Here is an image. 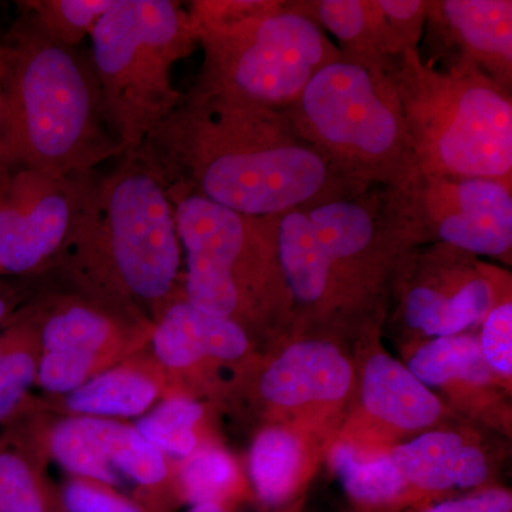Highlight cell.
Instances as JSON below:
<instances>
[{
    "label": "cell",
    "mask_w": 512,
    "mask_h": 512,
    "mask_svg": "<svg viewBox=\"0 0 512 512\" xmlns=\"http://www.w3.org/2000/svg\"><path fill=\"white\" fill-rule=\"evenodd\" d=\"M116 0H26L19 19L49 42L77 49Z\"/></svg>",
    "instance_id": "d6986e66"
},
{
    "label": "cell",
    "mask_w": 512,
    "mask_h": 512,
    "mask_svg": "<svg viewBox=\"0 0 512 512\" xmlns=\"http://www.w3.org/2000/svg\"><path fill=\"white\" fill-rule=\"evenodd\" d=\"M295 6L323 32L336 37L340 52L383 59L377 52L369 0H319L296 2Z\"/></svg>",
    "instance_id": "603a6c76"
},
{
    "label": "cell",
    "mask_w": 512,
    "mask_h": 512,
    "mask_svg": "<svg viewBox=\"0 0 512 512\" xmlns=\"http://www.w3.org/2000/svg\"><path fill=\"white\" fill-rule=\"evenodd\" d=\"M66 247L107 266L136 298L154 302L170 293L181 242L167 181L151 158L138 151L93 175Z\"/></svg>",
    "instance_id": "8992f818"
},
{
    "label": "cell",
    "mask_w": 512,
    "mask_h": 512,
    "mask_svg": "<svg viewBox=\"0 0 512 512\" xmlns=\"http://www.w3.org/2000/svg\"><path fill=\"white\" fill-rule=\"evenodd\" d=\"M195 33L204 62L192 93L282 111L340 53L293 2L266 0L248 18Z\"/></svg>",
    "instance_id": "52a82bcc"
},
{
    "label": "cell",
    "mask_w": 512,
    "mask_h": 512,
    "mask_svg": "<svg viewBox=\"0 0 512 512\" xmlns=\"http://www.w3.org/2000/svg\"><path fill=\"white\" fill-rule=\"evenodd\" d=\"M64 505L69 512H141L126 500L79 483L66 488Z\"/></svg>",
    "instance_id": "1f68e13d"
},
{
    "label": "cell",
    "mask_w": 512,
    "mask_h": 512,
    "mask_svg": "<svg viewBox=\"0 0 512 512\" xmlns=\"http://www.w3.org/2000/svg\"><path fill=\"white\" fill-rule=\"evenodd\" d=\"M94 357L72 353L46 352L40 363V383L50 392L79 389L92 366Z\"/></svg>",
    "instance_id": "4dcf8cb0"
},
{
    "label": "cell",
    "mask_w": 512,
    "mask_h": 512,
    "mask_svg": "<svg viewBox=\"0 0 512 512\" xmlns=\"http://www.w3.org/2000/svg\"><path fill=\"white\" fill-rule=\"evenodd\" d=\"M110 335L109 320L84 306H72L47 320L43 329L46 352L94 357Z\"/></svg>",
    "instance_id": "d4e9b609"
},
{
    "label": "cell",
    "mask_w": 512,
    "mask_h": 512,
    "mask_svg": "<svg viewBox=\"0 0 512 512\" xmlns=\"http://www.w3.org/2000/svg\"><path fill=\"white\" fill-rule=\"evenodd\" d=\"M168 194L187 261V302L232 319L242 302V266L275 244L274 217L239 214L178 185H168Z\"/></svg>",
    "instance_id": "9c48e42d"
},
{
    "label": "cell",
    "mask_w": 512,
    "mask_h": 512,
    "mask_svg": "<svg viewBox=\"0 0 512 512\" xmlns=\"http://www.w3.org/2000/svg\"><path fill=\"white\" fill-rule=\"evenodd\" d=\"M201 407L185 399L168 400L138 423V433L158 451L188 456L195 447L192 427L200 420Z\"/></svg>",
    "instance_id": "484cf974"
},
{
    "label": "cell",
    "mask_w": 512,
    "mask_h": 512,
    "mask_svg": "<svg viewBox=\"0 0 512 512\" xmlns=\"http://www.w3.org/2000/svg\"><path fill=\"white\" fill-rule=\"evenodd\" d=\"M190 512H228L221 507V505L217 504H204V505H194V508Z\"/></svg>",
    "instance_id": "e575fe53"
},
{
    "label": "cell",
    "mask_w": 512,
    "mask_h": 512,
    "mask_svg": "<svg viewBox=\"0 0 512 512\" xmlns=\"http://www.w3.org/2000/svg\"><path fill=\"white\" fill-rule=\"evenodd\" d=\"M247 346L237 322L202 312L190 302L170 306L154 335L157 356L171 367L188 366L202 357L237 359Z\"/></svg>",
    "instance_id": "9a60e30c"
},
{
    "label": "cell",
    "mask_w": 512,
    "mask_h": 512,
    "mask_svg": "<svg viewBox=\"0 0 512 512\" xmlns=\"http://www.w3.org/2000/svg\"><path fill=\"white\" fill-rule=\"evenodd\" d=\"M392 60L417 174L511 185L510 90L464 60L436 69L417 49Z\"/></svg>",
    "instance_id": "277c9868"
},
{
    "label": "cell",
    "mask_w": 512,
    "mask_h": 512,
    "mask_svg": "<svg viewBox=\"0 0 512 512\" xmlns=\"http://www.w3.org/2000/svg\"><path fill=\"white\" fill-rule=\"evenodd\" d=\"M433 20L473 64L510 90L512 74V2L510 0H446L429 2Z\"/></svg>",
    "instance_id": "4fadbf2b"
},
{
    "label": "cell",
    "mask_w": 512,
    "mask_h": 512,
    "mask_svg": "<svg viewBox=\"0 0 512 512\" xmlns=\"http://www.w3.org/2000/svg\"><path fill=\"white\" fill-rule=\"evenodd\" d=\"M274 221L282 274L302 303L323 301L339 268L383 242L413 241L396 192L369 185L345 183Z\"/></svg>",
    "instance_id": "ba28073f"
},
{
    "label": "cell",
    "mask_w": 512,
    "mask_h": 512,
    "mask_svg": "<svg viewBox=\"0 0 512 512\" xmlns=\"http://www.w3.org/2000/svg\"><path fill=\"white\" fill-rule=\"evenodd\" d=\"M35 376V362L28 353L5 350L0 357V420L20 402Z\"/></svg>",
    "instance_id": "f546056e"
},
{
    "label": "cell",
    "mask_w": 512,
    "mask_h": 512,
    "mask_svg": "<svg viewBox=\"0 0 512 512\" xmlns=\"http://www.w3.org/2000/svg\"><path fill=\"white\" fill-rule=\"evenodd\" d=\"M302 450L288 431L266 430L251 453V477L256 494L268 505L291 498L301 470Z\"/></svg>",
    "instance_id": "ffe728a7"
},
{
    "label": "cell",
    "mask_w": 512,
    "mask_h": 512,
    "mask_svg": "<svg viewBox=\"0 0 512 512\" xmlns=\"http://www.w3.org/2000/svg\"><path fill=\"white\" fill-rule=\"evenodd\" d=\"M140 151L168 185L251 217H275L349 183L285 111L192 92Z\"/></svg>",
    "instance_id": "6da1fadb"
},
{
    "label": "cell",
    "mask_w": 512,
    "mask_h": 512,
    "mask_svg": "<svg viewBox=\"0 0 512 512\" xmlns=\"http://www.w3.org/2000/svg\"><path fill=\"white\" fill-rule=\"evenodd\" d=\"M410 372L429 384H443L456 377L484 383L490 377V366L476 339L447 336L423 346L410 362Z\"/></svg>",
    "instance_id": "44dd1931"
},
{
    "label": "cell",
    "mask_w": 512,
    "mask_h": 512,
    "mask_svg": "<svg viewBox=\"0 0 512 512\" xmlns=\"http://www.w3.org/2000/svg\"><path fill=\"white\" fill-rule=\"evenodd\" d=\"M485 360L503 375L512 372V305L505 302L488 312L481 342Z\"/></svg>",
    "instance_id": "f1b7e54d"
},
{
    "label": "cell",
    "mask_w": 512,
    "mask_h": 512,
    "mask_svg": "<svg viewBox=\"0 0 512 512\" xmlns=\"http://www.w3.org/2000/svg\"><path fill=\"white\" fill-rule=\"evenodd\" d=\"M392 460L407 483L420 490L470 488L487 478V461L477 448L467 447L451 433H429L393 451Z\"/></svg>",
    "instance_id": "2e32d148"
},
{
    "label": "cell",
    "mask_w": 512,
    "mask_h": 512,
    "mask_svg": "<svg viewBox=\"0 0 512 512\" xmlns=\"http://www.w3.org/2000/svg\"><path fill=\"white\" fill-rule=\"evenodd\" d=\"M363 399L370 413L407 430L430 426L440 414L436 396L410 370L386 355L372 357L367 363Z\"/></svg>",
    "instance_id": "e0dca14e"
},
{
    "label": "cell",
    "mask_w": 512,
    "mask_h": 512,
    "mask_svg": "<svg viewBox=\"0 0 512 512\" xmlns=\"http://www.w3.org/2000/svg\"><path fill=\"white\" fill-rule=\"evenodd\" d=\"M156 397V387L146 377L131 372H110L80 386L69 397L74 412L100 416H137Z\"/></svg>",
    "instance_id": "7402d4cb"
},
{
    "label": "cell",
    "mask_w": 512,
    "mask_h": 512,
    "mask_svg": "<svg viewBox=\"0 0 512 512\" xmlns=\"http://www.w3.org/2000/svg\"><path fill=\"white\" fill-rule=\"evenodd\" d=\"M352 382L348 360L329 343L302 342L286 349L262 379L266 399L281 406L342 399Z\"/></svg>",
    "instance_id": "5bb4252c"
},
{
    "label": "cell",
    "mask_w": 512,
    "mask_h": 512,
    "mask_svg": "<svg viewBox=\"0 0 512 512\" xmlns=\"http://www.w3.org/2000/svg\"><path fill=\"white\" fill-rule=\"evenodd\" d=\"M0 47L13 163L57 177H86L123 156L90 55L49 42L20 19Z\"/></svg>",
    "instance_id": "7a4b0ae2"
},
{
    "label": "cell",
    "mask_w": 512,
    "mask_h": 512,
    "mask_svg": "<svg viewBox=\"0 0 512 512\" xmlns=\"http://www.w3.org/2000/svg\"><path fill=\"white\" fill-rule=\"evenodd\" d=\"M333 464L345 490L360 503H392L409 485L392 457L365 460L352 448L340 446L333 454Z\"/></svg>",
    "instance_id": "cb8c5ba5"
},
{
    "label": "cell",
    "mask_w": 512,
    "mask_h": 512,
    "mask_svg": "<svg viewBox=\"0 0 512 512\" xmlns=\"http://www.w3.org/2000/svg\"><path fill=\"white\" fill-rule=\"evenodd\" d=\"M92 60L104 110L123 156L136 154L183 97L175 63L198 45L187 9L171 0H116L93 29Z\"/></svg>",
    "instance_id": "5b68a950"
},
{
    "label": "cell",
    "mask_w": 512,
    "mask_h": 512,
    "mask_svg": "<svg viewBox=\"0 0 512 512\" xmlns=\"http://www.w3.org/2000/svg\"><path fill=\"white\" fill-rule=\"evenodd\" d=\"M42 495L25 461L0 453V512H43Z\"/></svg>",
    "instance_id": "83f0119b"
},
{
    "label": "cell",
    "mask_w": 512,
    "mask_h": 512,
    "mask_svg": "<svg viewBox=\"0 0 512 512\" xmlns=\"http://www.w3.org/2000/svg\"><path fill=\"white\" fill-rule=\"evenodd\" d=\"M3 353H5V346H3V340L0 339V357L3 356Z\"/></svg>",
    "instance_id": "8d00e7d4"
},
{
    "label": "cell",
    "mask_w": 512,
    "mask_h": 512,
    "mask_svg": "<svg viewBox=\"0 0 512 512\" xmlns=\"http://www.w3.org/2000/svg\"><path fill=\"white\" fill-rule=\"evenodd\" d=\"M284 111L349 183L400 190L417 175L392 59L340 52Z\"/></svg>",
    "instance_id": "3957f363"
},
{
    "label": "cell",
    "mask_w": 512,
    "mask_h": 512,
    "mask_svg": "<svg viewBox=\"0 0 512 512\" xmlns=\"http://www.w3.org/2000/svg\"><path fill=\"white\" fill-rule=\"evenodd\" d=\"M94 174L57 177L20 163L0 173V275L28 274L66 247Z\"/></svg>",
    "instance_id": "8fae6325"
},
{
    "label": "cell",
    "mask_w": 512,
    "mask_h": 512,
    "mask_svg": "<svg viewBox=\"0 0 512 512\" xmlns=\"http://www.w3.org/2000/svg\"><path fill=\"white\" fill-rule=\"evenodd\" d=\"M493 306V291L484 278H473L454 298L446 299L431 286L420 285L407 293L404 315L412 328L430 336H456L478 322Z\"/></svg>",
    "instance_id": "ac0fdd59"
},
{
    "label": "cell",
    "mask_w": 512,
    "mask_h": 512,
    "mask_svg": "<svg viewBox=\"0 0 512 512\" xmlns=\"http://www.w3.org/2000/svg\"><path fill=\"white\" fill-rule=\"evenodd\" d=\"M9 312V302L0 295V322L5 319V316L8 315Z\"/></svg>",
    "instance_id": "d590c367"
},
{
    "label": "cell",
    "mask_w": 512,
    "mask_h": 512,
    "mask_svg": "<svg viewBox=\"0 0 512 512\" xmlns=\"http://www.w3.org/2000/svg\"><path fill=\"white\" fill-rule=\"evenodd\" d=\"M235 478L237 473L228 454L215 448H202L192 454L184 467L185 495L194 505H221L231 493Z\"/></svg>",
    "instance_id": "4316f807"
},
{
    "label": "cell",
    "mask_w": 512,
    "mask_h": 512,
    "mask_svg": "<svg viewBox=\"0 0 512 512\" xmlns=\"http://www.w3.org/2000/svg\"><path fill=\"white\" fill-rule=\"evenodd\" d=\"M423 512H512V497L505 490H488L473 497L444 501Z\"/></svg>",
    "instance_id": "d6a6232c"
},
{
    "label": "cell",
    "mask_w": 512,
    "mask_h": 512,
    "mask_svg": "<svg viewBox=\"0 0 512 512\" xmlns=\"http://www.w3.org/2000/svg\"><path fill=\"white\" fill-rule=\"evenodd\" d=\"M6 67L0 47V173L13 163L8 143V127H6Z\"/></svg>",
    "instance_id": "836d02e7"
},
{
    "label": "cell",
    "mask_w": 512,
    "mask_h": 512,
    "mask_svg": "<svg viewBox=\"0 0 512 512\" xmlns=\"http://www.w3.org/2000/svg\"><path fill=\"white\" fill-rule=\"evenodd\" d=\"M394 192L413 241L433 237L471 254L501 256L510 252V184L417 174Z\"/></svg>",
    "instance_id": "30bf717a"
},
{
    "label": "cell",
    "mask_w": 512,
    "mask_h": 512,
    "mask_svg": "<svg viewBox=\"0 0 512 512\" xmlns=\"http://www.w3.org/2000/svg\"><path fill=\"white\" fill-rule=\"evenodd\" d=\"M53 451L73 473L104 484L160 483L163 456L137 430L99 419L64 421L53 434Z\"/></svg>",
    "instance_id": "7c38bea8"
}]
</instances>
